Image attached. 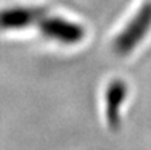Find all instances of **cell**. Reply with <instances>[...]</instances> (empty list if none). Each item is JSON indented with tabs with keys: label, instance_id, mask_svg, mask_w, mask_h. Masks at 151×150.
<instances>
[{
	"label": "cell",
	"instance_id": "1",
	"mask_svg": "<svg viewBox=\"0 0 151 150\" xmlns=\"http://www.w3.org/2000/svg\"><path fill=\"white\" fill-rule=\"evenodd\" d=\"M151 28V3H146L135 15V17L129 23V25L118 35L114 41V48L118 53L126 55L142 41L146 33Z\"/></svg>",
	"mask_w": 151,
	"mask_h": 150
},
{
	"label": "cell",
	"instance_id": "2",
	"mask_svg": "<svg viewBox=\"0 0 151 150\" xmlns=\"http://www.w3.org/2000/svg\"><path fill=\"white\" fill-rule=\"evenodd\" d=\"M37 28L45 37L63 44H77L85 36V31L80 24L57 16H49L48 12L39 19Z\"/></svg>",
	"mask_w": 151,
	"mask_h": 150
},
{
	"label": "cell",
	"instance_id": "3",
	"mask_svg": "<svg viewBox=\"0 0 151 150\" xmlns=\"http://www.w3.org/2000/svg\"><path fill=\"white\" fill-rule=\"evenodd\" d=\"M47 13V9L36 7H13L0 12L1 29H24L37 24L39 19Z\"/></svg>",
	"mask_w": 151,
	"mask_h": 150
},
{
	"label": "cell",
	"instance_id": "4",
	"mask_svg": "<svg viewBox=\"0 0 151 150\" xmlns=\"http://www.w3.org/2000/svg\"><path fill=\"white\" fill-rule=\"evenodd\" d=\"M127 88L125 82L121 80H115L109 85L106 90V118L110 128L117 129L121 121V106L125 101Z\"/></svg>",
	"mask_w": 151,
	"mask_h": 150
}]
</instances>
